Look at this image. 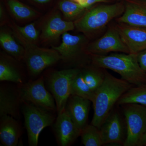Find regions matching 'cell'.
<instances>
[{"instance_id": "19", "label": "cell", "mask_w": 146, "mask_h": 146, "mask_svg": "<svg viewBox=\"0 0 146 146\" xmlns=\"http://www.w3.org/2000/svg\"><path fill=\"white\" fill-rule=\"evenodd\" d=\"M14 35L25 49L35 45L39 37V33L34 23L24 27L16 25L13 27Z\"/></svg>"}, {"instance_id": "11", "label": "cell", "mask_w": 146, "mask_h": 146, "mask_svg": "<svg viewBox=\"0 0 146 146\" xmlns=\"http://www.w3.org/2000/svg\"><path fill=\"white\" fill-rule=\"evenodd\" d=\"M116 27L130 53L138 54L146 49V28L119 23Z\"/></svg>"}, {"instance_id": "20", "label": "cell", "mask_w": 146, "mask_h": 146, "mask_svg": "<svg viewBox=\"0 0 146 146\" xmlns=\"http://www.w3.org/2000/svg\"><path fill=\"white\" fill-rule=\"evenodd\" d=\"M117 104L119 105L136 104L146 108V84L132 86L120 98Z\"/></svg>"}, {"instance_id": "13", "label": "cell", "mask_w": 146, "mask_h": 146, "mask_svg": "<svg viewBox=\"0 0 146 146\" xmlns=\"http://www.w3.org/2000/svg\"><path fill=\"white\" fill-rule=\"evenodd\" d=\"M117 20L119 23L146 28V0H127L123 12Z\"/></svg>"}, {"instance_id": "8", "label": "cell", "mask_w": 146, "mask_h": 146, "mask_svg": "<svg viewBox=\"0 0 146 146\" xmlns=\"http://www.w3.org/2000/svg\"><path fill=\"white\" fill-rule=\"evenodd\" d=\"M25 50L23 59L33 76L39 74L46 68L62 59L59 53L53 48H44L34 45Z\"/></svg>"}, {"instance_id": "28", "label": "cell", "mask_w": 146, "mask_h": 146, "mask_svg": "<svg viewBox=\"0 0 146 146\" xmlns=\"http://www.w3.org/2000/svg\"><path fill=\"white\" fill-rule=\"evenodd\" d=\"M137 58L141 69L146 72V49L138 53Z\"/></svg>"}, {"instance_id": "16", "label": "cell", "mask_w": 146, "mask_h": 146, "mask_svg": "<svg viewBox=\"0 0 146 146\" xmlns=\"http://www.w3.org/2000/svg\"><path fill=\"white\" fill-rule=\"evenodd\" d=\"M62 38L61 44L52 48L59 53L62 60L66 61L72 60L78 55L86 40L83 35H72L68 32L63 33Z\"/></svg>"}, {"instance_id": "27", "label": "cell", "mask_w": 146, "mask_h": 146, "mask_svg": "<svg viewBox=\"0 0 146 146\" xmlns=\"http://www.w3.org/2000/svg\"><path fill=\"white\" fill-rule=\"evenodd\" d=\"M8 4L11 12L18 19H29L35 15L34 11L16 0H9Z\"/></svg>"}, {"instance_id": "9", "label": "cell", "mask_w": 146, "mask_h": 146, "mask_svg": "<svg viewBox=\"0 0 146 146\" xmlns=\"http://www.w3.org/2000/svg\"><path fill=\"white\" fill-rule=\"evenodd\" d=\"M86 50L93 55H105L111 52L130 53L117 27L110 28L101 37L90 44Z\"/></svg>"}, {"instance_id": "18", "label": "cell", "mask_w": 146, "mask_h": 146, "mask_svg": "<svg viewBox=\"0 0 146 146\" xmlns=\"http://www.w3.org/2000/svg\"><path fill=\"white\" fill-rule=\"evenodd\" d=\"M75 27L72 21H64L59 14H55L49 19L43 28L42 36L46 41L54 40L61 35L74 29Z\"/></svg>"}, {"instance_id": "5", "label": "cell", "mask_w": 146, "mask_h": 146, "mask_svg": "<svg viewBox=\"0 0 146 146\" xmlns=\"http://www.w3.org/2000/svg\"><path fill=\"white\" fill-rule=\"evenodd\" d=\"M122 106L126 125V136L123 145L138 146L146 132V108L136 104Z\"/></svg>"}, {"instance_id": "25", "label": "cell", "mask_w": 146, "mask_h": 146, "mask_svg": "<svg viewBox=\"0 0 146 146\" xmlns=\"http://www.w3.org/2000/svg\"><path fill=\"white\" fill-rule=\"evenodd\" d=\"M0 81H9L14 83H23L20 73L12 64L1 58L0 61Z\"/></svg>"}, {"instance_id": "2", "label": "cell", "mask_w": 146, "mask_h": 146, "mask_svg": "<svg viewBox=\"0 0 146 146\" xmlns=\"http://www.w3.org/2000/svg\"><path fill=\"white\" fill-rule=\"evenodd\" d=\"M94 66L109 69L119 74L122 79L135 86L146 84V72L140 67L137 54L116 52L109 55H93Z\"/></svg>"}, {"instance_id": "12", "label": "cell", "mask_w": 146, "mask_h": 146, "mask_svg": "<svg viewBox=\"0 0 146 146\" xmlns=\"http://www.w3.org/2000/svg\"><path fill=\"white\" fill-rule=\"evenodd\" d=\"M54 128L58 142L62 146L70 145L81 133V131L76 126L65 109L58 114Z\"/></svg>"}, {"instance_id": "29", "label": "cell", "mask_w": 146, "mask_h": 146, "mask_svg": "<svg viewBox=\"0 0 146 146\" xmlns=\"http://www.w3.org/2000/svg\"><path fill=\"white\" fill-rule=\"evenodd\" d=\"M85 8L89 7L90 6L97 3L104 2L107 0H74Z\"/></svg>"}, {"instance_id": "17", "label": "cell", "mask_w": 146, "mask_h": 146, "mask_svg": "<svg viewBox=\"0 0 146 146\" xmlns=\"http://www.w3.org/2000/svg\"><path fill=\"white\" fill-rule=\"evenodd\" d=\"M21 131V126L15 118L10 115L1 117L0 140L3 145L17 146Z\"/></svg>"}, {"instance_id": "23", "label": "cell", "mask_w": 146, "mask_h": 146, "mask_svg": "<svg viewBox=\"0 0 146 146\" xmlns=\"http://www.w3.org/2000/svg\"><path fill=\"white\" fill-rule=\"evenodd\" d=\"M89 68L82 71L84 80L91 91L95 93L103 83L105 79L104 72L100 68Z\"/></svg>"}, {"instance_id": "31", "label": "cell", "mask_w": 146, "mask_h": 146, "mask_svg": "<svg viewBox=\"0 0 146 146\" xmlns=\"http://www.w3.org/2000/svg\"><path fill=\"white\" fill-rule=\"evenodd\" d=\"M35 1H36L37 2L40 3H44L47 2L48 1L50 0H35Z\"/></svg>"}, {"instance_id": "21", "label": "cell", "mask_w": 146, "mask_h": 146, "mask_svg": "<svg viewBox=\"0 0 146 146\" xmlns=\"http://www.w3.org/2000/svg\"><path fill=\"white\" fill-rule=\"evenodd\" d=\"M0 43L3 48L18 60L23 59L25 49L15 40L12 35L5 32H1Z\"/></svg>"}, {"instance_id": "1", "label": "cell", "mask_w": 146, "mask_h": 146, "mask_svg": "<svg viewBox=\"0 0 146 146\" xmlns=\"http://www.w3.org/2000/svg\"><path fill=\"white\" fill-rule=\"evenodd\" d=\"M133 85L115 77L105 71V79L102 86L94 93L91 102L94 114L91 124L100 128L112 110L115 104Z\"/></svg>"}, {"instance_id": "4", "label": "cell", "mask_w": 146, "mask_h": 146, "mask_svg": "<svg viewBox=\"0 0 146 146\" xmlns=\"http://www.w3.org/2000/svg\"><path fill=\"white\" fill-rule=\"evenodd\" d=\"M23 112L29 145H38L39 134L45 128L52 125L54 118L50 112L30 103L24 102Z\"/></svg>"}, {"instance_id": "26", "label": "cell", "mask_w": 146, "mask_h": 146, "mask_svg": "<svg viewBox=\"0 0 146 146\" xmlns=\"http://www.w3.org/2000/svg\"><path fill=\"white\" fill-rule=\"evenodd\" d=\"M59 8L64 16L69 20H72L83 15L86 8L77 2L63 0L59 3Z\"/></svg>"}, {"instance_id": "3", "label": "cell", "mask_w": 146, "mask_h": 146, "mask_svg": "<svg viewBox=\"0 0 146 146\" xmlns=\"http://www.w3.org/2000/svg\"><path fill=\"white\" fill-rule=\"evenodd\" d=\"M124 10V5L120 3L98 6L84 13L75 22V26L79 31L92 33L104 27L114 18L119 17Z\"/></svg>"}, {"instance_id": "15", "label": "cell", "mask_w": 146, "mask_h": 146, "mask_svg": "<svg viewBox=\"0 0 146 146\" xmlns=\"http://www.w3.org/2000/svg\"><path fill=\"white\" fill-rule=\"evenodd\" d=\"M22 102L19 90L9 86H0V117L10 115L19 118V106Z\"/></svg>"}, {"instance_id": "7", "label": "cell", "mask_w": 146, "mask_h": 146, "mask_svg": "<svg viewBox=\"0 0 146 146\" xmlns=\"http://www.w3.org/2000/svg\"><path fill=\"white\" fill-rule=\"evenodd\" d=\"M19 91L22 102L30 103L50 112L56 110L54 98L46 89L43 78L24 84Z\"/></svg>"}, {"instance_id": "6", "label": "cell", "mask_w": 146, "mask_h": 146, "mask_svg": "<svg viewBox=\"0 0 146 146\" xmlns=\"http://www.w3.org/2000/svg\"><path fill=\"white\" fill-rule=\"evenodd\" d=\"M80 70L70 69L55 71L50 76L49 87L55 101L58 114L65 110L71 96L73 80Z\"/></svg>"}, {"instance_id": "10", "label": "cell", "mask_w": 146, "mask_h": 146, "mask_svg": "<svg viewBox=\"0 0 146 146\" xmlns=\"http://www.w3.org/2000/svg\"><path fill=\"white\" fill-rule=\"evenodd\" d=\"M103 145H123L125 140V127L119 113L111 111L100 128Z\"/></svg>"}, {"instance_id": "30", "label": "cell", "mask_w": 146, "mask_h": 146, "mask_svg": "<svg viewBox=\"0 0 146 146\" xmlns=\"http://www.w3.org/2000/svg\"><path fill=\"white\" fill-rule=\"evenodd\" d=\"M146 146V132L141 138L138 146Z\"/></svg>"}, {"instance_id": "24", "label": "cell", "mask_w": 146, "mask_h": 146, "mask_svg": "<svg viewBox=\"0 0 146 146\" xmlns=\"http://www.w3.org/2000/svg\"><path fill=\"white\" fill-rule=\"evenodd\" d=\"M82 142L85 146H101L103 145L100 129L93 125H87L82 130Z\"/></svg>"}, {"instance_id": "22", "label": "cell", "mask_w": 146, "mask_h": 146, "mask_svg": "<svg viewBox=\"0 0 146 146\" xmlns=\"http://www.w3.org/2000/svg\"><path fill=\"white\" fill-rule=\"evenodd\" d=\"M94 94L84 80L82 71L80 70L72 83L71 96H78L92 102Z\"/></svg>"}, {"instance_id": "14", "label": "cell", "mask_w": 146, "mask_h": 146, "mask_svg": "<svg viewBox=\"0 0 146 146\" xmlns=\"http://www.w3.org/2000/svg\"><path fill=\"white\" fill-rule=\"evenodd\" d=\"M91 102L78 96H71L65 107L74 123L81 131L88 125Z\"/></svg>"}]
</instances>
